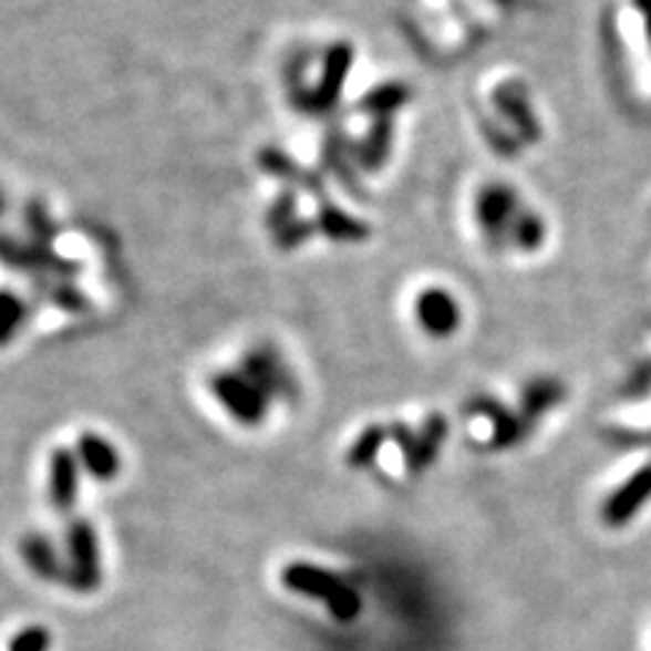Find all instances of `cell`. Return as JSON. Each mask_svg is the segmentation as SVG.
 Listing matches in <instances>:
<instances>
[{
  "label": "cell",
  "mask_w": 651,
  "mask_h": 651,
  "mask_svg": "<svg viewBox=\"0 0 651 651\" xmlns=\"http://www.w3.org/2000/svg\"><path fill=\"white\" fill-rule=\"evenodd\" d=\"M288 592L321 600L337 622H353L361 613V595L337 572L318 568L312 562H291L280 572Z\"/></svg>",
  "instance_id": "6da1fadb"
},
{
  "label": "cell",
  "mask_w": 651,
  "mask_h": 651,
  "mask_svg": "<svg viewBox=\"0 0 651 651\" xmlns=\"http://www.w3.org/2000/svg\"><path fill=\"white\" fill-rule=\"evenodd\" d=\"M521 209V196H518L514 185L486 183L484 188H478V193H475L473 215L480 234H484V242L488 250L499 252L505 250V247H510V228H514V220Z\"/></svg>",
  "instance_id": "7a4b0ae2"
},
{
  "label": "cell",
  "mask_w": 651,
  "mask_h": 651,
  "mask_svg": "<svg viewBox=\"0 0 651 651\" xmlns=\"http://www.w3.org/2000/svg\"><path fill=\"white\" fill-rule=\"evenodd\" d=\"M209 391L223 410L242 426H261L269 413V396L242 370H220L209 378Z\"/></svg>",
  "instance_id": "3957f363"
},
{
  "label": "cell",
  "mask_w": 651,
  "mask_h": 651,
  "mask_svg": "<svg viewBox=\"0 0 651 651\" xmlns=\"http://www.w3.org/2000/svg\"><path fill=\"white\" fill-rule=\"evenodd\" d=\"M65 546H69V581L65 587L82 595L95 592L104 581V572H101L99 535H95L90 518H74L69 524Z\"/></svg>",
  "instance_id": "277c9868"
},
{
  "label": "cell",
  "mask_w": 651,
  "mask_h": 651,
  "mask_svg": "<svg viewBox=\"0 0 651 651\" xmlns=\"http://www.w3.org/2000/svg\"><path fill=\"white\" fill-rule=\"evenodd\" d=\"M318 168H321L323 177H331L348 196H353L355 202H366V188L361 183V168L355 163V138L348 136V131L342 128L340 120L326 128L321 138V158H318Z\"/></svg>",
  "instance_id": "5b68a950"
},
{
  "label": "cell",
  "mask_w": 651,
  "mask_h": 651,
  "mask_svg": "<svg viewBox=\"0 0 651 651\" xmlns=\"http://www.w3.org/2000/svg\"><path fill=\"white\" fill-rule=\"evenodd\" d=\"M3 261L6 267L30 271L33 277H54V280H74L82 275V264L63 256L54 247L25 242L17 237H3Z\"/></svg>",
  "instance_id": "8992f818"
},
{
  "label": "cell",
  "mask_w": 651,
  "mask_h": 651,
  "mask_svg": "<svg viewBox=\"0 0 651 651\" xmlns=\"http://www.w3.org/2000/svg\"><path fill=\"white\" fill-rule=\"evenodd\" d=\"M239 370L245 372L269 400H286L293 402L299 394V385L293 372L288 370L286 359H282L280 351L269 342H261V345H252L250 351L242 355V364Z\"/></svg>",
  "instance_id": "52a82bcc"
},
{
  "label": "cell",
  "mask_w": 651,
  "mask_h": 651,
  "mask_svg": "<svg viewBox=\"0 0 651 651\" xmlns=\"http://www.w3.org/2000/svg\"><path fill=\"white\" fill-rule=\"evenodd\" d=\"M256 163L264 174H269L271 179L282 183V188L304 190L307 196L318 204V207H321V204H326V202H331L321 168L301 166V163L293 158V155H288L286 149L261 147L256 155Z\"/></svg>",
  "instance_id": "ba28073f"
},
{
  "label": "cell",
  "mask_w": 651,
  "mask_h": 651,
  "mask_svg": "<svg viewBox=\"0 0 651 651\" xmlns=\"http://www.w3.org/2000/svg\"><path fill=\"white\" fill-rule=\"evenodd\" d=\"M492 104L499 117L508 123V128L521 138V144L533 147L542 142V123L535 114L533 101H529L527 84L518 80H505L492 90Z\"/></svg>",
  "instance_id": "9c48e42d"
},
{
  "label": "cell",
  "mask_w": 651,
  "mask_h": 651,
  "mask_svg": "<svg viewBox=\"0 0 651 651\" xmlns=\"http://www.w3.org/2000/svg\"><path fill=\"white\" fill-rule=\"evenodd\" d=\"M355 63V46L351 41L340 39L334 44L326 46L321 58V74L316 82V104L318 117H331L340 108L342 93H345V82L351 76Z\"/></svg>",
  "instance_id": "30bf717a"
},
{
  "label": "cell",
  "mask_w": 651,
  "mask_h": 651,
  "mask_svg": "<svg viewBox=\"0 0 651 651\" xmlns=\"http://www.w3.org/2000/svg\"><path fill=\"white\" fill-rule=\"evenodd\" d=\"M418 329L432 340H448L462 329V304L451 291L430 286L415 297L413 304Z\"/></svg>",
  "instance_id": "8fae6325"
},
{
  "label": "cell",
  "mask_w": 651,
  "mask_h": 651,
  "mask_svg": "<svg viewBox=\"0 0 651 651\" xmlns=\"http://www.w3.org/2000/svg\"><path fill=\"white\" fill-rule=\"evenodd\" d=\"M464 413H467L469 418H473V415H480V418H486L488 424H492V443H488V448L494 451L516 448V445L524 443V440L529 437V432H533V426L524 421V415L518 413V410L503 405V402L486 394L473 396V400L464 405Z\"/></svg>",
  "instance_id": "7c38bea8"
},
{
  "label": "cell",
  "mask_w": 651,
  "mask_h": 651,
  "mask_svg": "<svg viewBox=\"0 0 651 651\" xmlns=\"http://www.w3.org/2000/svg\"><path fill=\"white\" fill-rule=\"evenodd\" d=\"M651 497V464L638 469L630 480H624L611 497L602 505V521L608 527H622L630 521L638 510L643 508V503Z\"/></svg>",
  "instance_id": "4fadbf2b"
},
{
  "label": "cell",
  "mask_w": 651,
  "mask_h": 651,
  "mask_svg": "<svg viewBox=\"0 0 651 651\" xmlns=\"http://www.w3.org/2000/svg\"><path fill=\"white\" fill-rule=\"evenodd\" d=\"M74 451L80 456L82 469H87L90 478H95L99 484H112L120 475V469H123L117 445L99 432H82Z\"/></svg>",
  "instance_id": "5bb4252c"
},
{
  "label": "cell",
  "mask_w": 651,
  "mask_h": 651,
  "mask_svg": "<svg viewBox=\"0 0 651 651\" xmlns=\"http://www.w3.org/2000/svg\"><path fill=\"white\" fill-rule=\"evenodd\" d=\"M316 226L318 234H323L334 245H364L372 237L370 223L348 213L334 202H326L316 209Z\"/></svg>",
  "instance_id": "9a60e30c"
},
{
  "label": "cell",
  "mask_w": 651,
  "mask_h": 651,
  "mask_svg": "<svg viewBox=\"0 0 651 651\" xmlns=\"http://www.w3.org/2000/svg\"><path fill=\"white\" fill-rule=\"evenodd\" d=\"M80 469L82 462L76 451L54 448L50 456V499L54 510L69 514L80 497Z\"/></svg>",
  "instance_id": "2e32d148"
},
{
  "label": "cell",
  "mask_w": 651,
  "mask_h": 651,
  "mask_svg": "<svg viewBox=\"0 0 651 651\" xmlns=\"http://www.w3.org/2000/svg\"><path fill=\"white\" fill-rule=\"evenodd\" d=\"M396 138V123L394 117L389 120H370L364 136L355 138V163L361 172L378 174L391 158Z\"/></svg>",
  "instance_id": "e0dca14e"
},
{
  "label": "cell",
  "mask_w": 651,
  "mask_h": 651,
  "mask_svg": "<svg viewBox=\"0 0 651 651\" xmlns=\"http://www.w3.org/2000/svg\"><path fill=\"white\" fill-rule=\"evenodd\" d=\"M568 396V389L559 383L557 378L540 375L524 383V389L518 391V413L524 415L529 426H535L542 415L551 413L554 407H559Z\"/></svg>",
  "instance_id": "ac0fdd59"
},
{
  "label": "cell",
  "mask_w": 651,
  "mask_h": 651,
  "mask_svg": "<svg viewBox=\"0 0 651 651\" xmlns=\"http://www.w3.org/2000/svg\"><path fill=\"white\" fill-rule=\"evenodd\" d=\"M413 101V87L400 80H385L366 90L355 104V112L370 120H389L405 108Z\"/></svg>",
  "instance_id": "d6986e66"
},
{
  "label": "cell",
  "mask_w": 651,
  "mask_h": 651,
  "mask_svg": "<svg viewBox=\"0 0 651 651\" xmlns=\"http://www.w3.org/2000/svg\"><path fill=\"white\" fill-rule=\"evenodd\" d=\"M20 551L22 557H25L28 568L39 578H44V581H52V583L69 581V562H63V557H60L58 546H54L52 538H46V535H39V533L28 535V538H22L20 542Z\"/></svg>",
  "instance_id": "ffe728a7"
},
{
  "label": "cell",
  "mask_w": 651,
  "mask_h": 651,
  "mask_svg": "<svg viewBox=\"0 0 651 651\" xmlns=\"http://www.w3.org/2000/svg\"><path fill=\"white\" fill-rule=\"evenodd\" d=\"M445 440H448V418L443 413H430L421 424L418 437H415V448L405 462V469L410 475H424L426 469L437 462L440 451H443Z\"/></svg>",
  "instance_id": "44dd1931"
},
{
  "label": "cell",
  "mask_w": 651,
  "mask_h": 651,
  "mask_svg": "<svg viewBox=\"0 0 651 651\" xmlns=\"http://www.w3.org/2000/svg\"><path fill=\"white\" fill-rule=\"evenodd\" d=\"M33 288L39 291L41 299H46V304H52L54 310L65 312V316H84L90 312L93 301L80 286H74L71 280H54V277H33Z\"/></svg>",
  "instance_id": "7402d4cb"
},
{
  "label": "cell",
  "mask_w": 651,
  "mask_h": 651,
  "mask_svg": "<svg viewBox=\"0 0 651 651\" xmlns=\"http://www.w3.org/2000/svg\"><path fill=\"white\" fill-rule=\"evenodd\" d=\"M546 237H548L546 217L535 213V209L524 207L514 220V228H510V247L518 252L533 256V252H538L540 247L546 245Z\"/></svg>",
  "instance_id": "603a6c76"
},
{
  "label": "cell",
  "mask_w": 651,
  "mask_h": 651,
  "mask_svg": "<svg viewBox=\"0 0 651 651\" xmlns=\"http://www.w3.org/2000/svg\"><path fill=\"white\" fill-rule=\"evenodd\" d=\"M389 426H380V424H372L366 426V430H361L359 437L353 440V445L348 448L345 454V464L351 469H370L372 464L378 462L380 451H383V445L389 443Z\"/></svg>",
  "instance_id": "cb8c5ba5"
},
{
  "label": "cell",
  "mask_w": 651,
  "mask_h": 651,
  "mask_svg": "<svg viewBox=\"0 0 651 651\" xmlns=\"http://www.w3.org/2000/svg\"><path fill=\"white\" fill-rule=\"evenodd\" d=\"M30 312H33L30 301L6 288L3 297H0V345H11V340L25 329Z\"/></svg>",
  "instance_id": "d4e9b609"
},
{
  "label": "cell",
  "mask_w": 651,
  "mask_h": 651,
  "mask_svg": "<svg viewBox=\"0 0 651 651\" xmlns=\"http://www.w3.org/2000/svg\"><path fill=\"white\" fill-rule=\"evenodd\" d=\"M22 220H25V231H28V242L44 245V247H54L60 237V226L54 223V217L50 215L44 202L39 198H30V202L22 207Z\"/></svg>",
  "instance_id": "484cf974"
},
{
  "label": "cell",
  "mask_w": 651,
  "mask_h": 651,
  "mask_svg": "<svg viewBox=\"0 0 651 651\" xmlns=\"http://www.w3.org/2000/svg\"><path fill=\"white\" fill-rule=\"evenodd\" d=\"M480 134H484V142L488 144V149H492L497 158L514 161L518 158V153H521L524 147L521 138H518L510 128H505V125L494 117H480Z\"/></svg>",
  "instance_id": "4316f807"
},
{
  "label": "cell",
  "mask_w": 651,
  "mask_h": 651,
  "mask_svg": "<svg viewBox=\"0 0 651 651\" xmlns=\"http://www.w3.org/2000/svg\"><path fill=\"white\" fill-rule=\"evenodd\" d=\"M297 217H299V190L282 188L280 193H277L275 202L269 204L267 215H264V223H267L271 237H275L277 231H282V228H286L288 223L297 220Z\"/></svg>",
  "instance_id": "83f0119b"
},
{
  "label": "cell",
  "mask_w": 651,
  "mask_h": 651,
  "mask_svg": "<svg viewBox=\"0 0 651 651\" xmlns=\"http://www.w3.org/2000/svg\"><path fill=\"white\" fill-rule=\"evenodd\" d=\"M316 234H318L316 217H297V220L288 223L282 231L275 234V247L280 252H293V250H299L301 245L310 242Z\"/></svg>",
  "instance_id": "f1b7e54d"
},
{
  "label": "cell",
  "mask_w": 651,
  "mask_h": 651,
  "mask_svg": "<svg viewBox=\"0 0 651 651\" xmlns=\"http://www.w3.org/2000/svg\"><path fill=\"white\" fill-rule=\"evenodd\" d=\"M50 643H52V636L46 627L30 624L11 638L9 651H50Z\"/></svg>",
  "instance_id": "f546056e"
},
{
  "label": "cell",
  "mask_w": 651,
  "mask_h": 651,
  "mask_svg": "<svg viewBox=\"0 0 651 651\" xmlns=\"http://www.w3.org/2000/svg\"><path fill=\"white\" fill-rule=\"evenodd\" d=\"M389 437L391 443L400 448L402 459H410V454H413L415 448V437H418V430H413V426H407L405 421H391L389 424Z\"/></svg>",
  "instance_id": "4dcf8cb0"
},
{
  "label": "cell",
  "mask_w": 651,
  "mask_h": 651,
  "mask_svg": "<svg viewBox=\"0 0 651 651\" xmlns=\"http://www.w3.org/2000/svg\"><path fill=\"white\" fill-rule=\"evenodd\" d=\"M649 389H651V359L641 361V364L636 366V372H632V375L627 378V383L622 385L624 396H632V400L641 394H647Z\"/></svg>",
  "instance_id": "1f68e13d"
},
{
  "label": "cell",
  "mask_w": 651,
  "mask_h": 651,
  "mask_svg": "<svg viewBox=\"0 0 651 651\" xmlns=\"http://www.w3.org/2000/svg\"><path fill=\"white\" fill-rule=\"evenodd\" d=\"M632 6H636V11L641 14L643 28H647V35L651 41V0H632Z\"/></svg>",
  "instance_id": "d6a6232c"
},
{
  "label": "cell",
  "mask_w": 651,
  "mask_h": 651,
  "mask_svg": "<svg viewBox=\"0 0 651 651\" xmlns=\"http://www.w3.org/2000/svg\"><path fill=\"white\" fill-rule=\"evenodd\" d=\"M494 3H510V0H494Z\"/></svg>",
  "instance_id": "836d02e7"
}]
</instances>
